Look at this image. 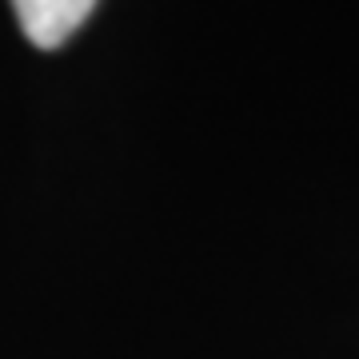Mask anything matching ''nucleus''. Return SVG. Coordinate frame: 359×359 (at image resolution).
<instances>
[{"label":"nucleus","mask_w":359,"mask_h":359,"mask_svg":"<svg viewBox=\"0 0 359 359\" xmlns=\"http://www.w3.org/2000/svg\"><path fill=\"white\" fill-rule=\"evenodd\" d=\"M92 8L96 0H13L16 25L36 48H60L65 40H72Z\"/></svg>","instance_id":"1"}]
</instances>
